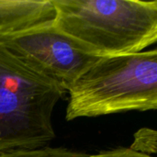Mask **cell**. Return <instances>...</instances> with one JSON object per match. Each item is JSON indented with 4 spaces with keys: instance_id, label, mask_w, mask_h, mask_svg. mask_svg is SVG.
<instances>
[{
    "instance_id": "cell-5",
    "label": "cell",
    "mask_w": 157,
    "mask_h": 157,
    "mask_svg": "<svg viewBox=\"0 0 157 157\" xmlns=\"http://www.w3.org/2000/svg\"><path fill=\"white\" fill-rule=\"evenodd\" d=\"M54 17L51 0H0V36L52 23Z\"/></svg>"
},
{
    "instance_id": "cell-8",
    "label": "cell",
    "mask_w": 157,
    "mask_h": 157,
    "mask_svg": "<svg viewBox=\"0 0 157 157\" xmlns=\"http://www.w3.org/2000/svg\"><path fill=\"white\" fill-rule=\"evenodd\" d=\"M87 157H155L153 155L138 153L131 148H117L108 151H101Z\"/></svg>"
},
{
    "instance_id": "cell-2",
    "label": "cell",
    "mask_w": 157,
    "mask_h": 157,
    "mask_svg": "<svg viewBox=\"0 0 157 157\" xmlns=\"http://www.w3.org/2000/svg\"><path fill=\"white\" fill-rule=\"evenodd\" d=\"M65 118L157 109V51L101 57L67 91Z\"/></svg>"
},
{
    "instance_id": "cell-3",
    "label": "cell",
    "mask_w": 157,
    "mask_h": 157,
    "mask_svg": "<svg viewBox=\"0 0 157 157\" xmlns=\"http://www.w3.org/2000/svg\"><path fill=\"white\" fill-rule=\"evenodd\" d=\"M66 92L0 44V152L49 146L54 108Z\"/></svg>"
},
{
    "instance_id": "cell-1",
    "label": "cell",
    "mask_w": 157,
    "mask_h": 157,
    "mask_svg": "<svg viewBox=\"0 0 157 157\" xmlns=\"http://www.w3.org/2000/svg\"><path fill=\"white\" fill-rule=\"evenodd\" d=\"M51 1L55 28L93 55L137 53L156 42V0Z\"/></svg>"
},
{
    "instance_id": "cell-6",
    "label": "cell",
    "mask_w": 157,
    "mask_h": 157,
    "mask_svg": "<svg viewBox=\"0 0 157 157\" xmlns=\"http://www.w3.org/2000/svg\"><path fill=\"white\" fill-rule=\"evenodd\" d=\"M83 152L64 147H44L39 149H17L0 152V157H87Z\"/></svg>"
},
{
    "instance_id": "cell-4",
    "label": "cell",
    "mask_w": 157,
    "mask_h": 157,
    "mask_svg": "<svg viewBox=\"0 0 157 157\" xmlns=\"http://www.w3.org/2000/svg\"><path fill=\"white\" fill-rule=\"evenodd\" d=\"M52 22L0 36V44L30 69L57 83L67 92L101 57L89 53L55 28Z\"/></svg>"
},
{
    "instance_id": "cell-7",
    "label": "cell",
    "mask_w": 157,
    "mask_h": 157,
    "mask_svg": "<svg viewBox=\"0 0 157 157\" xmlns=\"http://www.w3.org/2000/svg\"><path fill=\"white\" fill-rule=\"evenodd\" d=\"M130 148L144 155H155L157 148L156 132L149 128L139 130L134 134V140Z\"/></svg>"
}]
</instances>
